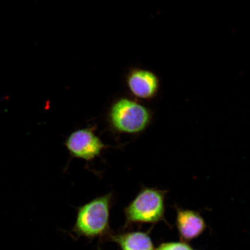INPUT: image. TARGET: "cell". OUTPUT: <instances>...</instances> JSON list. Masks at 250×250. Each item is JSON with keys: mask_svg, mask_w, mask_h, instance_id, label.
Masks as SVG:
<instances>
[{"mask_svg": "<svg viewBox=\"0 0 250 250\" xmlns=\"http://www.w3.org/2000/svg\"><path fill=\"white\" fill-rule=\"evenodd\" d=\"M177 226L184 238L192 239L199 235L205 224L199 214L192 211H181L177 216Z\"/></svg>", "mask_w": 250, "mask_h": 250, "instance_id": "cell-7", "label": "cell"}, {"mask_svg": "<svg viewBox=\"0 0 250 250\" xmlns=\"http://www.w3.org/2000/svg\"><path fill=\"white\" fill-rule=\"evenodd\" d=\"M112 201V193L109 192L78 208L73 232L78 236L89 239L110 236L109 219Z\"/></svg>", "mask_w": 250, "mask_h": 250, "instance_id": "cell-1", "label": "cell"}, {"mask_svg": "<svg viewBox=\"0 0 250 250\" xmlns=\"http://www.w3.org/2000/svg\"><path fill=\"white\" fill-rule=\"evenodd\" d=\"M95 128L86 127L71 133L64 145L71 156L91 161L101 156L103 149L108 147L96 135Z\"/></svg>", "mask_w": 250, "mask_h": 250, "instance_id": "cell-4", "label": "cell"}, {"mask_svg": "<svg viewBox=\"0 0 250 250\" xmlns=\"http://www.w3.org/2000/svg\"><path fill=\"white\" fill-rule=\"evenodd\" d=\"M108 119L111 127L119 133L139 134L151 124L152 113L140 103L124 98L112 104Z\"/></svg>", "mask_w": 250, "mask_h": 250, "instance_id": "cell-2", "label": "cell"}, {"mask_svg": "<svg viewBox=\"0 0 250 250\" xmlns=\"http://www.w3.org/2000/svg\"><path fill=\"white\" fill-rule=\"evenodd\" d=\"M156 250H192L186 244L180 243H165L159 246Z\"/></svg>", "mask_w": 250, "mask_h": 250, "instance_id": "cell-8", "label": "cell"}, {"mask_svg": "<svg viewBox=\"0 0 250 250\" xmlns=\"http://www.w3.org/2000/svg\"><path fill=\"white\" fill-rule=\"evenodd\" d=\"M126 84L131 93L136 98L151 101L155 98L160 87V81L151 71L134 68L127 73Z\"/></svg>", "mask_w": 250, "mask_h": 250, "instance_id": "cell-5", "label": "cell"}, {"mask_svg": "<svg viewBox=\"0 0 250 250\" xmlns=\"http://www.w3.org/2000/svg\"><path fill=\"white\" fill-rule=\"evenodd\" d=\"M124 211L126 228L134 224L160 221L164 214V193L158 189L143 188Z\"/></svg>", "mask_w": 250, "mask_h": 250, "instance_id": "cell-3", "label": "cell"}, {"mask_svg": "<svg viewBox=\"0 0 250 250\" xmlns=\"http://www.w3.org/2000/svg\"><path fill=\"white\" fill-rule=\"evenodd\" d=\"M109 238L116 242L122 250H154L151 239L147 234L132 232L111 234Z\"/></svg>", "mask_w": 250, "mask_h": 250, "instance_id": "cell-6", "label": "cell"}]
</instances>
